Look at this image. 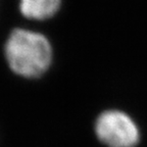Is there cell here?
<instances>
[{
	"mask_svg": "<svg viewBox=\"0 0 147 147\" xmlns=\"http://www.w3.org/2000/svg\"><path fill=\"white\" fill-rule=\"evenodd\" d=\"M5 57L13 73L25 78H38L50 67L52 48L45 36L16 29L5 44Z\"/></svg>",
	"mask_w": 147,
	"mask_h": 147,
	"instance_id": "cell-1",
	"label": "cell"
},
{
	"mask_svg": "<svg viewBox=\"0 0 147 147\" xmlns=\"http://www.w3.org/2000/svg\"><path fill=\"white\" fill-rule=\"evenodd\" d=\"M98 139L108 147H134L139 142V130L133 119L119 110H106L95 123Z\"/></svg>",
	"mask_w": 147,
	"mask_h": 147,
	"instance_id": "cell-2",
	"label": "cell"
},
{
	"mask_svg": "<svg viewBox=\"0 0 147 147\" xmlns=\"http://www.w3.org/2000/svg\"><path fill=\"white\" fill-rule=\"evenodd\" d=\"M61 0H21L20 9L24 16L32 20H46L54 16Z\"/></svg>",
	"mask_w": 147,
	"mask_h": 147,
	"instance_id": "cell-3",
	"label": "cell"
}]
</instances>
